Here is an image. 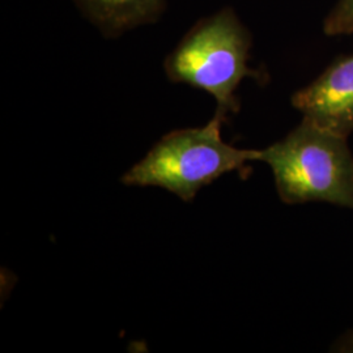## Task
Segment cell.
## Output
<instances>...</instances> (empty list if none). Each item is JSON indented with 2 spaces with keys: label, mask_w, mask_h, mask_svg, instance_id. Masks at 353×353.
<instances>
[{
  "label": "cell",
  "mask_w": 353,
  "mask_h": 353,
  "mask_svg": "<svg viewBox=\"0 0 353 353\" xmlns=\"http://www.w3.org/2000/svg\"><path fill=\"white\" fill-rule=\"evenodd\" d=\"M347 139L303 118L284 139L262 150L261 161L271 168L280 199L353 210V154Z\"/></svg>",
  "instance_id": "6da1fadb"
},
{
  "label": "cell",
  "mask_w": 353,
  "mask_h": 353,
  "mask_svg": "<svg viewBox=\"0 0 353 353\" xmlns=\"http://www.w3.org/2000/svg\"><path fill=\"white\" fill-rule=\"evenodd\" d=\"M224 121L214 113L205 126L169 132L121 181L127 186L163 188L191 202L217 178L232 172L245 173L249 161H261L262 150H241L225 143L221 137Z\"/></svg>",
  "instance_id": "7a4b0ae2"
},
{
  "label": "cell",
  "mask_w": 353,
  "mask_h": 353,
  "mask_svg": "<svg viewBox=\"0 0 353 353\" xmlns=\"http://www.w3.org/2000/svg\"><path fill=\"white\" fill-rule=\"evenodd\" d=\"M252 36L232 8H223L196 23L165 59L168 79L210 93L216 113L227 118L240 110L236 90L246 77L259 74L249 67Z\"/></svg>",
  "instance_id": "3957f363"
},
{
  "label": "cell",
  "mask_w": 353,
  "mask_h": 353,
  "mask_svg": "<svg viewBox=\"0 0 353 353\" xmlns=\"http://www.w3.org/2000/svg\"><path fill=\"white\" fill-rule=\"evenodd\" d=\"M290 101L303 118L348 138L353 134V55L330 64Z\"/></svg>",
  "instance_id": "277c9868"
},
{
  "label": "cell",
  "mask_w": 353,
  "mask_h": 353,
  "mask_svg": "<svg viewBox=\"0 0 353 353\" xmlns=\"http://www.w3.org/2000/svg\"><path fill=\"white\" fill-rule=\"evenodd\" d=\"M76 7L105 37L115 38L156 23L168 0H74Z\"/></svg>",
  "instance_id": "5b68a950"
},
{
  "label": "cell",
  "mask_w": 353,
  "mask_h": 353,
  "mask_svg": "<svg viewBox=\"0 0 353 353\" xmlns=\"http://www.w3.org/2000/svg\"><path fill=\"white\" fill-rule=\"evenodd\" d=\"M326 36H344L353 33V0H338L323 23Z\"/></svg>",
  "instance_id": "8992f818"
},
{
  "label": "cell",
  "mask_w": 353,
  "mask_h": 353,
  "mask_svg": "<svg viewBox=\"0 0 353 353\" xmlns=\"http://www.w3.org/2000/svg\"><path fill=\"white\" fill-rule=\"evenodd\" d=\"M336 352L353 353V330L348 331L339 341L335 344Z\"/></svg>",
  "instance_id": "52a82bcc"
}]
</instances>
